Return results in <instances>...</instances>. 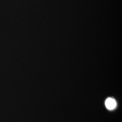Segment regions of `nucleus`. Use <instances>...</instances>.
<instances>
[{
    "instance_id": "f257e3e1",
    "label": "nucleus",
    "mask_w": 122,
    "mask_h": 122,
    "mask_svg": "<svg viewBox=\"0 0 122 122\" xmlns=\"http://www.w3.org/2000/svg\"><path fill=\"white\" fill-rule=\"evenodd\" d=\"M105 106L108 109L112 110L116 106V102L113 98H109L105 101Z\"/></svg>"
}]
</instances>
